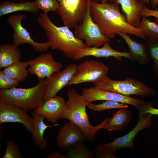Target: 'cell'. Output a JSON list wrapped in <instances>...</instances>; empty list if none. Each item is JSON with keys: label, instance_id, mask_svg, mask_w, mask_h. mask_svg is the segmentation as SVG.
<instances>
[{"label": "cell", "instance_id": "ac0fdd59", "mask_svg": "<svg viewBox=\"0 0 158 158\" xmlns=\"http://www.w3.org/2000/svg\"><path fill=\"white\" fill-rule=\"evenodd\" d=\"M125 40L130 49L129 53L133 60L140 65H144L150 61V55L147 44L138 42L133 40L127 34H118Z\"/></svg>", "mask_w": 158, "mask_h": 158}, {"label": "cell", "instance_id": "5bb4252c", "mask_svg": "<svg viewBox=\"0 0 158 158\" xmlns=\"http://www.w3.org/2000/svg\"><path fill=\"white\" fill-rule=\"evenodd\" d=\"M9 122L21 123L31 133L33 132V118L27 111L11 104L0 102V124Z\"/></svg>", "mask_w": 158, "mask_h": 158}, {"label": "cell", "instance_id": "f1b7e54d", "mask_svg": "<svg viewBox=\"0 0 158 158\" xmlns=\"http://www.w3.org/2000/svg\"><path fill=\"white\" fill-rule=\"evenodd\" d=\"M35 2L37 7L46 14L50 11L56 12L60 6L57 0H35Z\"/></svg>", "mask_w": 158, "mask_h": 158}, {"label": "cell", "instance_id": "1f68e13d", "mask_svg": "<svg viewBox=\"0 0 158 158\" xmlns=\"http://www.w3.org/2000/svg\"><path fill=\"white\" fill-rule=\"evenodd\" d=\"M95 154L96 158H117L102 144H99L96 146Z\"/></svg>", "mask_w": 158, "mask_h": 158}, {"label": "cell", "instance_id": "ba28073f", "mask_svg": "<svg viewBox=\"0 0 158 158\" xmlns=\"http://www.w3.org/2000/svg\"><path fill=\"white\" fill-rule=\"evenodd\" d=\"M91 0H88L87 9L83 19L74 28L73 33L77 38L84 40L86 47H99L111 40L103 35L92 18L90 10Z\"/></svg>", "mask_w": 158, "mask_h": 158}, {"label": "cell", "instance_id": "3957f363", "mask_svg": "<svg viewBox=\"0 0 158 158\" xmlns=\"http://www.w3.org/2000/svg\"><path fill=\"white\" fill-rule=\"evenodd\" d=\"M67 94L68 99L66 102L65 108L61 119H68L76 125L83 132L88 141L93 143L96 133L99 130L103 129L110 118H106L97 126H92L86 111L87 105L90 103L85 101L82 95L74 88L69 89Z\"/></svg>", "mask_w": 158, "mask_h": 158}, {"label": "cell", "instance_id": "d590c367", "mask_svg": "<svg viewBox=\"0 0 158 158\" xmlns=\"http://www.w3.org/2000/svg\"><path fill=\"white\" fill-rule=\"evenodd\" d=\"M145 114H150L152 115H158V109L153 108L152 106H150L146 111Z\"/></svg>", "mask_w": 158, "mask_h": 158}, {"label": "cell", "instance_id": "cb8c5ba5", "mask_svg": "<svg viewBox=\"0 0 158 158\" xmlns=\"http://www.w3.org/2000/svg\"><path fill=\"white\" fill-rule=\"evenodd\" d=\"M28 61H20L8 66L2 70L6 75L15 79L19 83L24 81L29 74L27 68Z\"/></svg>", "mask_w": 158, "mask_h": 158}, {"label": "cell", "instance_id": "ffe728a7", "mask_svg": "<svg viewBox=\"0 0 158 158\" xmlns=\"http://www.w3.org/2000/svg\"><path fill=\"white\" fill-rule=\"evenodd\" d=\"M33 118L34 130L32 134V139L35 144L41 150H44L47 147L48 143L47 139L44 137V132L48 128L58 125H47L44 122L45 118L34 111L31 113Z\"/></svg>", "mask_w": 158, "mask_h": 158}, {"label": "cell", "instance_id": "d6986e66", "mask_svg": "<svg viewBox=\"0 0 158 158\" xmlns=\"http://www.w3.org/2000/svg\"><path fill=\"white\" fill-rule=\"evenodd\" d=\"M121 6L122 12L125 15L127 22L135 27L140 22V12L144 5L137 0H114Z\"/></svg>", "mask_w": 158, "mask_h": 158}, {"label": "cell", "instance_id": "e575fe53", "mask_svg": "<svg viewBox=\"0 0 158 158\" xmlns=\"http://www.w3.org/2000/svg\"><path fill=\"white\" fill-rule=\"evenodd\" d=\"M141 1L143 4H149V2L151 1V4L152 6L155 7L158 5V0H137Z\"/></svg>", "mask_w": 158, "mask_h": 158}, {"label": "cell", "instance_id": "4fadbf2b", "mask_svg": "<svg viewBox=\"0 0 158 158\" xmlns=\"http://www.w3.org/2000/svg\"><path fill=\"white\" fill-rule=\"evenodd\" d=\"M152 116L151 114H147L139 117L136 126L128 133L122 137L114 138L111 142L102 145L114 154L117 150L121 148H133L135 137L139 131L150 127L152 123Z\"/></svg>", "mask_w": 158, "mask_h": 158}, {"label": "cell", "instance_id": "8fae6325", "mask_svg": "<svg viewBox=\"0 0 158 158\" xmlns=\"http://www.w3.org/2000/svg\"><path fill=\"white\" fill-rule=\"evenodd\" d=\"M77 65L71 63L62 71L53 73L45 79L44 101L52 98L66 85L74 74Z\"/></svg>", "mask_w": 158, "mask_h": 158}, {"label": "cell", "instance_id": "2e32d148", "mask_svg": "<svg viewBox=\"0 0 158 158\" xmlns=\"http://www.w3.org/2000/svg\"><path fill=\"white\" fill-rule=\"evenodd\" d=\"M86 137L82 130L76 125L70 121L65 124L59 130L56 138L58 146L65 151L76 143L84 141Z\"/></svg>", "mask_w": 158, "mask_h": 158}, {"label": "cell", "instance_id": "277c9868", "mask_svg": "<svg viewBox=\"0 0 158 158\" xmlns=\"http://www.w3.org/2000/svg\"><path fill=\"white\" fill-rule=\"evenodd\" d=\"M44 79L31 87L0 90V102L11 104L26 111L35 110L44 102Z\"/></svg>", "mask_w": 158, "mask_h": 158}, {"label": "cell", "instance_id": "7c38bea8", "mask_svg": "<svg viewBox=\"0 0 158 158\" xmlns=\"http://www.w3.org/2000/svg\"><path fill=\"white\" fill-rule=\"evenodd\" d=\"M28 63L29 73L36 76L39 80L49 77L62 67L61 63L56 61L49 52L29 60Z\"/></svg>", "mask_w": 158, "mask_h": 158}, {"label": "cell", "instance_id": "484cf974", "mask_svg": "<svg viewBox=\"0 0 158 158\" xmlns=\"http://www.w3.org/2000/svg\"><path fill=\"white\" fill-rule=\"evenodd\" d=\"M84 141L78 142L71 146L66 154L67 158H94L92 153L85 146Z\"/></svg>", "mask_w": 158, "mask_h": 158}, {"label": "cell", "instance_id": "83f0119b", "mask_svg": "<svg viewBox=\"0 0 158 158\" xmlns=\"http://www.w3.org/2000/svg\"><path fill=\"white\" fill-rule=\"evenodd\" d=\"M145 42L148 47L150 58L153 61L154 72L158 78V39L146 40Z\"/></svg>", "mask_w": 158, "mask_h": 158}, {"label": "cell", "instance_id": "8992f818", "mask_svg": "<svg viewBox=\"0 0 158 158\" xmlns=\"http://www.w3.org/2000/svg\"><path fill=\"white\" fill-rule=\"evenodd\" d=\"M94 86L125 95L140 96L143 98L156 95L152 88L142 82L131 78L118 81L112 80L108 76L102 83L94 84Z\"/></svg>", "mask_w": 158, "mask_h": 158}, {"label": "cell", "instance_id": "7a4b0ae2", "mask_svg": "<svg viewBox=\"0 0 158 158\" xmlns=\"http://www.w3.org/2000/svg\"><path fill=\"white\" fill-rule=\"evenodd\" d=\"M37 20L39 25L45 31L50 48L62 52L66 57L73 59L79 49L86 47L83 40L76 38L70 28L65 25H55L47 14L41 13Z\"/></svg>", "mask_w": 158, "mask_h": 158}, {"label": "cell", "instance_id": "836d02e7", "mask_svg": "<svg viewBox=\"0 0 158 158\" xmlns=\"http://www.w3.org/2000/svg\"><path fill=\"white\" fill-rule=\"evenodd\" d=\"M47 158H67L66 154L62 155L60 152L54 151L53 153L49 154Z\"/></svg>", "mask_w": 158, "mask_h": 158}, {"label": "cell", "instance_id": "d6a6232c", "mask_svg": "<svg viewBox=\"0 0 158 158\" xmlns=\"http://www.w3.org/2000/svg\"><path fill=\"white\" fill-rule=\"evenodd\" d=\"M140 14L142 16L146 17L152 16L155 18H158V10L157 8L155 10L150 9L144 5L140 12Z\"/></svg>", "mask_w": 158, "mask_h": 158}, {"label": "cell", "instance_id": "f546056e", "mask_svg": "<svg viewBox=\"0 0 158 158\" xmlns=\"http://www.w3.org/2000/svg\"><path fill=\"white\" fill-rule=\"evenodd\" d=\"M3 158H23L18 146L16 142L12 140L6 143V148Z\"/></svg>", "mask_w": 158, "mask_h": 158}, {"label": "cell", "instance_id": "4dcf8cb0", "mask_svg": "<svg viewBox=\"0 0 158 158\" xmlns=\"http://www.w3.org/2000/svg\"><path fill=\"white\" fill-rule=\"evenodd\" d=\"M19 82L16 80L4 74L2 70L0 71V90H7L16 87Z\"/></svg>", "mask_w": 158, "mask_h": 158}, {"label": "cell", "instance_id": "52a82bcc", "mask_svg": "<svg viewBox=\"0 0 158 158\" xmlns=\"http://www.w3.org/2000/svg\"><path fill=\"white\" fill-rule=\"evenodd\" d=\"M108 67L102 62L87 60L78 65L75 72L66 86L84 83H100L108 77Z\"/></svg>", "mask_w": 158, "mask_h": 158}, {"label": "cell", "instance_id": "8d00e7d4", "mask_svg": "<svg viewBox=\"0 0 158 158\" xmlns=\"http://www.w3.org/2000/svg\"><path fill=\"white\" fill-rule=\"evenodd\" d=\"M94 1L96 2H98L99 1V0H93ZM101 2V3H107L108 1L109 2H112L114 1V0H100Z\"/></svg>", "mask_w": 158, "mask_h": 158}, {"label": "cell", "instance_id": "6da1fadb", "mask_svg": "<svg viewBox=\"0 0 158 158\" xmlns=\"http://www.w3.org/2000/svg\"><path fill=\"white\" fill-rule=\"evenodd\" d=\"M119 5L115 1L99 3L91 0L90 6L92 18L102 33L109 39L114 38L119 33L136 36L145 40L147 39L142 31L130 24Z\"/></svg>", "mask_w": 158, "mask_h": 158}, {"label": "cell", "instance_id": "4316f807", "mask_svg": "<svg viewBox=\"0 0 158 158\" xmlns=\"http://www.w3.org/2000/svg\"><path fill=\"white\" fill-rule=\"evenodd\" d=\"M87 107L95 111H100L105 110L114 108H126L128 106L118 102L107 100L99 104H94L91 103L87 105Z\"/></svg>", "mask_w": 158, "mask_h": 158}, {"label": "cell", "instance_id": "7402d4cb", "mask_svg": "<svg viewBox=\"0 0 158 158\" xmlns=\"http://www.w3.org/2000/svg\"><path fill=\"white\" fill-rule=\"evenodd\" d=\"M21 58L20 51L14 44L5 43L0 45V69L20 61Z\"/></svg>", "mask_w": 158, "mask_h": 158}, {"label": "cell", "instance_id": "5b68a950", "mask_svg": "<svg viewBox=\"0 0 158 158\" xmlns=\"http://www.w3.org/2000/svg\"><path fill=\"white\" fill-rule=\"evenodd\" d=\"M82 95L85 101L90 103L98 100H112L127 104L135 107L138 109V116H143L152 102L131 97L129 96L104 90L95 86L83 89Z\"/></svg>", "mask_w": 158, "mask_h": 158}, {"label": "cell", "instance_id": "74e56055", "mask_svg": "<svg viewBox=\"0 0 158 158\" xmlns=\"http://www.w3.org/2000/svg\"><path fill=\"white\" fill-rule=\"evenodd\" d=\"M155 18V21L158 23V18Z\"/></svg>", "mask_w": 158, "mask_h": 158}, {"label": "cell", "instance_id": "30bf717a", "mask_svg": "<svg viewBox=\"0 0 158 158\" xmlns=\"http://www.w3.org/2000/svg\"><path fill=\"white\" fill-rule=\"evenodd\" d=\"M26 18V16L22 14L11 16L7 18L8 23L14 30L13 36V44L17 46L22 44H28L35 51L37 52H43L47 51L50 48L48 42L40 43L35 42L31 38L30 33L22 26L21 21Z\"/></svg>", "mask_w": 158, "mask_h": 158}, {"label": "cell", "instance_id": "603a6c76", "mask_svg": "<svg viewBox=\"0 0 158 158\" xmlns=\"http://www.w3.org/2000/svg\"><path fill=\"white\" fill-rule=\"evenodd\" d=\"M40 9L34 2L24 1L18 3L6 1L0 5V17L18 11H23L34 14L37 13Z\"/></svg>", "mask_w": 158, "mask_h": 158}, {"label": "cell", "instance_id": "9c48e42d", "mask_svg": "<svg viewBox=\"0 0 158 158\" xmlns=\"http://www.w3.org/2000/svg\"><path fill=\"white\" fill-rule=\"evenodd\" d=\"M60 6L56 11L64 25L74 28L83 19L88 0H57Z\"/></svg>", "mask_w": 158, "mask_h": 158}, {"label": "cell", "instance_id": "d4e9b609", "mask_svg": "<svg viewBox=\"0 0 158 158\" xmlns=\"http://www.w3.org/2000/svg\"><path fill=\"white\" fill-rule=\"evenodd\" d=\"M135 27L142 30L147 40L158 39V24L155 21H151L149 19L142 16Z\"/></svg>", "mask_w": 158, "mask_h": 158}, {"label": "cell", "instance_id": "44dd1931", "mask_svg": "<svg viewBox=\"0 0 158 158\" xmlns=\"http://www.w3.org/2000/svg\"><path fill=\"white\" fill-rule=\"evenodd\" d=\"M133 117L131 112L126 108L119 110L104 125L103 129L109 131H122L128 126Z\"/></svg>", "mask_w": 158, "mask_h": 158}, {"label": "cell", "instance_id": "9a60e30c", "mask_svg": "<svg viewBox=\"0 0 158 158\" xmlns=\"http://www.w3.org/2000/svg\"><path fill=\"white\" fill-rule=\"evenodd\" d=\"M92 56L97 58L114 57L118 61H121L124 57L133 61L129 53L118 51L113 49L109 42H106L101 47H92L79 49L74 55L73 60H79L87 56Z\"/></svg>", "mask_w": 158, "mask_h": 158}, {"label": "cell", "instance_id": "e0dca14e", "mask_svg": "<svg viewBox=\"0 0 158 158\" xmlns=\"http://www.w3.org/2000/svg\"><path fill=\"white\" fill-rule=\"evenodd\" d=\"M65 106L66 102L63 98L56 95L44 101L34 111L43 116L48 121L55 123L61 119Z\"/></svg>", "mask_w": 158, "mask_h": 158}]
</instances>
